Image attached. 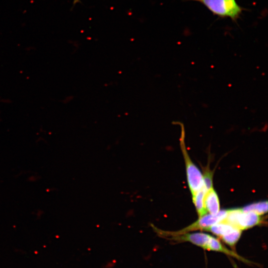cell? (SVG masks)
Returning a JSON list of instances; mask_svg holds the SVG:
<instances>
[{
  "label": "cell",
  "instance_id": "cell-1",
  "mask_svg": "<svg viewBox=\"0 0 268 268\" xmlns=\"http://www.w3.org/2000/svg\"><path fill=\"white\" fill-rule=\"evenodd\" d=\"M182 126L181 137L180 145L184 156L186 166V174L189 189L192 195H194L203 186L202 174L199 168L192 161L187 152L185 143V130L183 124L180 123Z\"/></svg>",
  "mask_w": 268,
  "mask_h": 268
},
{
  "label": "cell",
  "instance_id": "cell-2",
  "mask_svg": "<svg viewBox=\"0 0 268 268\" xmlns=\"http://www.w3.org/2000/svg\"><path fill=\"white\" fill-rule=\"evenodd\" d=\"M223 221L242 231L261 224L262 218L260 215L255 212L234 208L227 210L226 217Z\"/></svg>",
  "mask_w": 268,
  "mask_h": 268
},
{
  "label": "cell",
  "instance_id": "cell-3",
  "mask_svg": "<svg viewBox=\"0 0 268 268\" xmlns=\"http://www.w3.org/2000/svg\"><path fill=\"white\" fill-rule=\"evenodd\" d=\"M201 2L213 14L236 20L243 9L236 0H192Z\"/></svg>",
  "mask_w": 268,
  "mask_h": 268
},
{
  "label": "cell",
  "instance_id": "cell-4",
  "mask_svg": "<svg viewBox=\"0 0 268 268\" xmlns=\"http://www.w3.org/2000/svg\"><path fill=\"white\" fill-rule=\"evenodd\" d=\"M226 214L227 210H220L215 214H206L200 217L198 220L187 227L175 232L182 233L198 230H206L212 225L222 221L225 219Z\"/></svg>",
  "mask_w": 268,
  "mask_h": 268
},
{
  "label": "cell",
  "instance_id": "cell-5",
  "mask_svg": "<svg viewBox=\"0 0 268 268\" xmlns=\"http://www.w3.org/2000/svg\"><path fill=\"white\" fill-rule=\"evenodd\" d=\"M204 204L206 211L209 214H215L220 211L219 198L213 187L206 191Z\"/></svg>",
  "mask_w": 268,
  "mask_h": 268
},
{
  "label": "cell",
  "instance_id": "cell-6",
  "mask_svg": "<svg viewBox=\"0 0 268 268\" xmlns=\"http://www.w3.org/2000/svg\"><path fill=\"white\" fill-rule=\"evenodd\" d=\"M206 191V190L203 185L202 187L192 196L193 201L199 217L207 213L204 204V198Z\"/></svg>",
  "mask_w": 268,
  "mask_h": 268
},
{
  "label": "cell",
  "instance_id": "cell-7",
  "mask_svg": "<svg viewBox=\"0 0 268 268\" xmlns=\"http://www.w3.org/2000/svg\"><path fill=\"white\" fill-rule=\"evenodd\" d=\"M235 228H236L222 221L209 227L206 229V231L210 232L220 238L231 232Z\"/></svg>",
  "mask_w": 268,
  "mask_h": 268
},
{
  "label": "cell",
  "instance_id": "cell-8",
  "mask_svg": "<svg viewBox=\"0 0 268 268\" xmlns=\"http://www.w3.org/2000/svg\"><path fill=\"white\" fill-rule=\"evenodd\" d=\"M244 211H252L259 215H263L268 211V202L267 201L254 203L241 208Z\"/></svg>",
  "mask_w": 268,
  "mask_h": 268
},
{
  "label": "cell",
  "instance_id": "cell-9",
  "mask_svg": "<svg viewBox=\"0 0 268 268\" xmlns=\"http://www.w3.org/2000/svg\"><path fill=\"white\" fill-rule=\"evenodd\" d=\"M241 230L238 228H235L231 232L220 238L229 246L235 248L236 243L241 237Z\"/></svg>",
  "mask_w": 268,
  "mask_h": 268
},
{
  "label": "cell",
  "instance_id": "cell-10",
  "mask_svg": "<svg viewBox=\"0 0 268 268\" xmlns=\"http://www.w3.org/2000/svg\"><path fill=\"white\" fill-rule=\"evenodd\" d=\"M203 177V184L206 190L213 187L212 184V174L210 170L207 169L205 170Z\"/></svg>",
  "mask_w": 268,
  "mask_h": 268
},
{
  "label": "cell",
  "instance_id": "cell-11",
  "mask_svg": "<svg viewBox=\"0 0 268 268\" xmlns=\"http://www.w3.org/2000/svg\"><path fill=\"white\" fill-rule=\"evenodd\" d=\"M79 2H80V0H73V5H74L76 3H79Z\"/></svg>",
  "mask_w": 268,
  "mask_h": 268
}]
</instances>
